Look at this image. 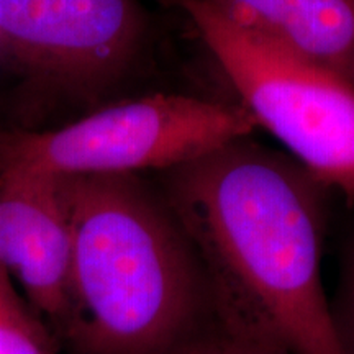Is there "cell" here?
Listing matches in <instances>:
<instances>
[{"label":"cell","instance_id":"1","mask_svg":"<svg viewBox=\"0 0 354 354\" xmlns=\"http://www.w3.org/2000/svg\"><path fill=\"white\" fill-rule=\"evenodd\" d=\"M223 333L277 354H343L322 276L325 189L250 138L161 172Z\"/></svg>","mask_w":354,"mask_h":354},{"label":"cell","instance_id":"2","mask_svg":"<svg viewBox=\"0 0 354 354\" xmlns=\"http://www.w3.org/2000/svg\"><path fill=\"white\" fill-rule=\"evenodd\" d=\"M71 232L74 354H177L207 300L187 238L159 190L133 174L56 176Z\"/></svg>","mask_w":354,"mask_h":354},{"label":"cell","instance_id":"3","mask_svg":"<svg viewBox=\"0 0 354 354\" xmlns=\"http://www.w3.org/2000/svg\"><path fill=\"white\" fill-rule=\"evenodd\" d=\"M194 26L238 104L323 187L354 197V82L238 28L201 0H161Z\"/></svg>","mask_w":354,"mask_h":354},{"label":"cell","instance_id":"4","mask_svg":"<svg viewBox=\"0 0 354 354\" xmlns=\"http://www.w3.org/2000/svg\"><path fill=\"white\" fill-rule=\"evenodd\" d=\"M258 130L240 104L154 94L110 105L63 128L21 133L0 148V171L48 176L167 171Z\"/></svg>","mask_w":354,"mask_h":354},{"label":"cell","instance_id":"5","mask_svg":"<svg viewBox=\"0 0 354 354\" xmlns=\"http://www.w3.org/2000/svg\"><path fill=\"white\" fill-rule=\"evenodd\" d=\"M148 26L138 0H0L6 57L77 97L122 81L143 51Z\"/></svg>","mask_w":354,"mask_h":354},{"label":"cell","instance_id":"6","mask_svg":"<svg viewBox=\"0 0 354 354\" xmlns=\"http://www.w3.org/2000/svg\"><path fill=\"white\" fill-rule=\"evenodd\" d=\"M71 232L56 176L0 171V264L59 333L68 310Z\"/></svg>","mask_w":354,"mask_h":354},{"label":"cell","instance_id":"7","mask_svg":"<svg viewBox=\"0 0 354 354\" xmlns=\"http://www.w3.org/2000/svg\"><path fill=\"white\" fill-rule=\"evenodd\" d=\"M201 2L238 28L353 81L354 0Z\"/></svg>","mask_w":354,"mask_h":354},{"label":"cell","instance_id":"8","mask_svg":"<svg viewBox=\"0 0 354 354\" xmlns=\"http://www.w3.org/2000/svg\"><path fill=\"white\" fill-rule=\"evenodd\" d=\"M0 354H57V342L43 318L13 287L0 264Z\"/></svg>","mask_w":354,"mask_h":354},{"label":"cell","instance_id":"9","mask_svg":"<svg viewBox=\"0 0 354 354\" xmlns=\"http://www.w3.org/2000/svg\"><path fill=\"white\" fill-rule=\"evenodd\" d=\"M330 305L343 354H354V238L343 254L338 289Z\"/></svg>","mask_w":354,"mask_h":354},{"label":"cell","instance_id":"10","mask_svg":"<svg viewBox=\"0 0 354 354\" xmlns=\"http://www.w3.org/2000/svg\"><path fill=\"white\" fill-rule=\"evenodd\" d=\"M184 354H277L272 351H266V349L256 348L253 344H248L232 336L225 335L220 338L205 339V342H198V338L194 339L185 349Z\"/></svg>","mask_w":354,"mask_h":354},{"label":"cell","instance_id":"11","mask_svg":"<svg viewBox=\"0 0 354 354\" xmlns=\"http://www.w3.org/2000/svg\"><path fill=\"white\" fill-rule=\"evenodd\" d=\"M0 57H6V55H3V50H2V46H0Z\"/></svg>","mask_w":354,"mask_h":354},{"label":"cell","instance_id":"12","mask_svg":"<svg viewBox=\"0 0 354 354\" xmlns=\"http://www.w3.org/2000/svg\"><path fill=\"white\" fill-rule=\"evenodd\" d=\"M185 349H187V348H184V349H183V351H180V353H177V354H184V353H185Z\"/></svg>","mask_w":354,"mask_h":354},{"label":"cell","instance_id":"13","mask_svg":"<svg viewBox=\"0 0 354 354\" xmlns=\"http://www.w3.org/2000/svg\"><path fill=\"white\" fill-rule=\"evenodd\" d=\"M353 82H354V74H353Z\"/></svg>","mask_w":354,"mask_h":354}]
</instances>
